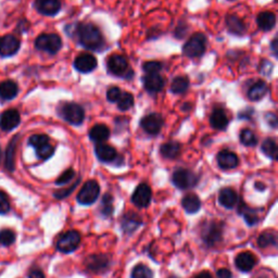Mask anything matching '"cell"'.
Returning a JSON list of instances; mask_svg holds the SVG:
<instances>
[{
	"mask_svg": "<svg viewBox=\"0 0 278 278\" xmlns=\"http://www.w3.org/2000/svg\"><path fill=\"white\" fill-rule=\"evenodd\" d=\"M76 34L80 44L89 50H100L104 47L105 41L98 27L91 23H82L77 25Z\"/></svg>",
	"mask_w": 278,
	"mask_h": 278,
	"instance_id": "1",
	"label": "cell"
},
{
	"mask_svg": "<svg viewBox=\"0 0 278 278\" xmlns=\"http://www.w3.org/2000/svg\"><path fill=\"white\" fill-rule=\"evenodd\" d=\"M207 48V38L203 34L197 33L190 37V39L185 44L183 52L188 58H199L205 53Z\"/></svg>",
	"mask_w": 278,
	"mask_h": 278,
	"instance_id": "2",
	"label": "cell"
},
{
	"mask_svg": "<svg viewBox=\"0 0 278 278\" xmlns=\"http://www.w3.org/2000/svg\"><path fill=\"white\" fill-rule=\"evenodd\" d=\"M35 46L38 50L54 54L61 49L62 41L57 34H43L37 37Z\"/></svg>",
	"mask_w": 278,
	"mask_h": 278,
	"instance_id": "3",
	"label": "cell"
},
{
	"mask_svg": "<svg viewBox=\"0 0 278 278\" xmlns=\"http://www.w3.org/2000/svg\"><path fill=\"white\" fill-rule=\"evenodd\" d=\"M172 182L175 187L182 190H186L196 186L198 183V176L189 170L178 169L173 173Z\"/></svg>",
	"mask_w": 278,
	"mask_h": 278,
	"instance_id": "4",
	"label": "cell"
},
{
	"mask_svg": "<svg viewBox=\"0 0 278 278\" xmlns=\"http://www.w3.org/2000/svg\"><path fill=\"white\" fill-rule=\"evenodd\" d=\"M100 193V186L96 181H88L84 184L77 194V201L83 206H89L94 203Z\"/></svg>",
	"mask_w": 278,
	"mask_h": 278,
	"instance_id": "5",
	"label": "cell"
},
{
	"mask_svg": "<svg viewBox=\"0 0 278 278\" xmlns=\"http://www.w3.org/2000/svg\"><path fill=\"white\" fill-rule=\"evenodd\" d=\"M61 115L70 124L80 125L85 118V111L77 104H66L61 108Z\"/></svg>",
	"mask_w": 278,
	"mask_h": 278,
	"instance_id": "6",
	"label": "cell"
},
{
	"mask_svg": "<svg viewBox=\"0 0 278 278\" xmlns=\"http://www.w3.org/2000/svg\"><path fill=\"white\" fill-rule=\"evenodd\" d=\"M81 243V235L76 230H70L63 234L57 243V248L59 251L63 253H71L78 248Z\"/></svg>",
	"mask_w": 278,
	"mask_h": 278,
	"instance_id": "7",
	"label": "cell"
},
{
	"mask_svg": "<svg viewBox=\"0 0 278 278\" xmlns=\"http://www.w3.org/2000/svg\"><path fill=\"white\" fill-rule=\"evenodd\" d=\"M151 198H152L151 188L148 186L147 184H141L139 186H137L133 193L132 202L137 208H147L150 205Z\"/></svg>",
	"mask_w": 278,
	"mask_h": 278,
	"instance_id": "8",
	"label": "cell"
},
{
	"mask_svg": "<svg viewBox=\"0 0 278 278\" xmlns=\"http://www.w3.org/2000/svg\"><path fill=\"white\" fill-rule=\"evenodd\" d=\"M163 118L160 114L156 113H151L146 115L141 122L142 127L144 128V131L150 135H156L159 134L161 128L163 126Z\"/></svg>",
	"mask_w": 278,
	"mask_h": 278,
	"instance_id": "9",
	"label": "cell"
},
{
	"mask_svg": "<svg viewBox=\"0 0 278 278\" xmlns=\"http://www.w3.org/2000/svg\"><path fill=\"white\" fill-rule=\"evenodd\" d=\"M20 49V41L13 35H6L0 37V55L11 57Z\"/></svg>",
	"mask_w": 278,
	"mask_h": 278,
	"instance_id": "10",
	"label": "cell"
},
{
	"mask_svg": "<svg viewBox=\"0 0 278 278\" xmlns=\"http://www.w3.org/2000/svg\"><path fill=\"white\" fill-rule=\"evenodd\" d=\"M20 122H21L20 113L14 109L6 111V112H4L2 116H0V127L6 132L12 131L13 128H15L18 124H20Z\"/></svg>",
	"mask_w": 278,
	"mask_h": 278,
	"instance_id": "11",
	"label": "cell"
},
{
	"mask_svg": "<svg viewBox=\"0 0 278 278\" xmlns=\"http://www.w3.org/2000/svg\"><path fill=\"white\" fill-rule=\"evenodd\" d=\"M108 69L110 73H112L113 75L121 76L124 75V73L128 69V62L125 57L120 54L111 55L108 61Z\"/></svg>",
	"mask_w": 278,
	"mask_h": 278,
	"instance_id": "12",
	"label": "cell"
},
{
	"mask_svg": "<svg viewBox=\"0 0 278 278\" xmlns=\"http://www.w3.org/2000/svg\"><path fill=\"white\" fill-rule=\"evenodd\" d=\"M37 11L44 15H55L61 9L60 0H35Z\"/></svg>",
	"mask_w": 278,
	"mask_h": 278,
	"instance_id": "13",
	"label": "cell"
},
{
	"mask_svg": "<svg viewBox=\"0 0 278 278\" xmlns=\"http://www.w3.org/2000/svg\"><path fill=\"white\" fill-rule=\"evenodd\" d=\"M74 67L81 73H89L97 68V59L91 54H82L74 61Z\"/></svg>",
	"mask_w": 278,
	"mask_h": 278,
	"instance_id": "14",
	"label": "cell"
},
{
	"mask_svg": "<svg viewBox=\"0 0 278 278\" xmlns=\"http://www.w3.org/2000/svg\"><path fill=\"white\" fill-rule=\"evenodd\" d=\"M235 264L239 271L248 273L256 264V257L251 252L239 253L235 259Z\"/></svg>",
	"mask_w": 278,
	"mask_h": 278,
	"instance_id": "15",
	"label": "cell"
},
{
	"mask_svg": "<svg viewBox=\"0 0 278 278\" xmlns=\"http://www.w3.org/2000/svg\"><path fill=\"white\" fill-rule=\"evenodd\" d=\"M239 163L238 156L229 150H223L217 154V164L221 169L231 170L237 168Z\"/></svg>",
	"mask_w": 278,
	"mask_h": 278,
	"instance_id": "16",
	"label": "cell"
},
{
	"mask_svg": "<svg viewBox=\"0 0 278 278\" xmlns=\"http://www.w3.org/2000/svg\"><path fill=\"white\" fill-rule=\"evenodd\" d=\"M164 83L160 74H147L144 78V86L149 92H159L164 87Z\"/></svg>",
	"mask_w": 278,
	"mask_h": 278,
	"instance_id": "17",
	"label": "cell"
},
{
	"mask_svg": "<svg viewBox=\"0 0 278 278\" xmlns=\"http://www.w3.org/2000/svg\"><path fill=\"white\" fill-rule=\"evenodd\" d=\"M238 201V196L234 189L224 188L220 191L219 202L222 207L226 209H233Z\"/></svg>",
	"mask_w": 278,
	"mask_h": 278,
	"instance_id": "18",
	"label": "cell"
},
{
	"mask_svg": "<svg viewBox=\"0 0 278 278\" xmlns=\"http://www.w3.org/2000/svg\"><path fill=\"white\" fill-rule=\"evenodd\" d=\"M98 159L103 162H112L116 159V150L106 144H98L95 148Z\"/></svg>",
	"mask_w": 278,
	"mask_h": 278,
	"instance_id": "19",
	"label": "cell"
},
{
	"mask_svg": "<svg viewBox=\"0 0 278 278\" xmlns=\"http://www.w3.org/2000/svg\"><path fill=\"white\" fill-rule=\"evenodd\" d=\"M17 85L13 81H4L0 83V98L3 100H11L17 95Z\"/></svg>",
	"mask_w": 278,
	"mask_h": 278,
	"instance_id": "20",
	"label": "cell"
},
{
	"mask_svg": "<svg viewBox=\"0 0 278 278\" xmlns=\"http://www.w3.org/2000/svg\"><path fill=\"white\" fill-rule=\"evenodd\" d=\"M142 224V220L133 212H128L122 217V228L125 233L129 234L136 230Z\"/></svg>",
	"mask_w": 278,
	"mask_h": 278,
	"instance_id": "21",
	"label": "cell"
},
{
	"mask_svg": "<svg viewBox=\"0 0 278 278\" xmlns=\"http://www.w3.org/2000/svg\"><path fill=\"white\" fill-rule=\"evenodd\" d=\"M256 23L262 31H271L276 24V15L271 11H264L257 15Z\"/></svg>",
	"mask_w": 278,
	"mask_h": 278,
	"instance_id": "22",
	"label": "cell"
},
{
	"mask_svg": "<svg viewBox=\"0 0 278 278\" xmlns=\"http://www.w3.org/2000/svg\"><path fill=\"white\" fill-rule=\"evenodd\" d=\"M211 126L215 129H225L228 125V117L224 110L215 109L210 117Z\"/></svg>",
	"mask_w": 278,
	"mask_h": 278,
	"instance_id": "23",
	"label": "cell"
},
{
	"mask_svg": "<svg viewBox=\"0 0 278 278\" xmlns=\"http://www.w3.org/2000/svg\"><path fill=\"white\" fill-rule=\"evenodd\" d=\"M110 136V129L104 124H97L90 129L89 137L92 142L101 144L106 142Z\"/></svg>",
	"mask_w": 278,
	"mask_h": 278,
	"instance_id": "24",
	"label": "cell"
},
{
	"mask_svg": "<svg viewBox=\"0 0 278 278\" xmlns=\"http://www.w3.org/2000/svg\"><path fill=\"white\" fill-rule=\"evenodd\" d=\"M182 206L187 213H197L201 208V201L197 194L188 193L182 200Z\"/></svg>",
	"mask_w": 278,
	"mask_h": 278,
	"instance_id": "25",
	"label": "cell"
},
{
	"mask_svg": "<svg viewBox=\"0 0 278 278\" xmlns=\"http://www.w3.org/2000/svg\"><path fill=\"white\" fill-rule=\"evenodd\" d=\"M221 237H222L221 226H219L215 223L209 225V227L205 231V236H203V238H205V242L207 243L208 246L215 245L217 242H220Z\"/></svg>",
	"mask_w": 278,
	"mask_h": 278,
	"instance_id": "26",
	"label": "cell"
},
{
	"mask_svg": "<svg viewBox=\"0 0 278 278\" xmlns=\"http://www.w3.org/2000/svg\"><path fill=\"white\" fill-rule=\"evenodd\" d=\"M267 92V85L266 83L263 81H259L255 84H253L251 87H250L248 91V97L250 100L252 101H257L261 100Z\"/></svg>",
	"mask_w": 278,
	"mask_h": 278,
	"instance_id": "27",
	"label": "cell"
},
{
	"mask_svg": "<svg viewBox=\"0 0 278 278\" xmlns=\"http://www.w3.org/2000/svg\"><path fill=\"white\" fill-rule=\"evenodd\" d=\"M161 154L166 159H176L182 151V146L177 142H169L161 147Z\"/></svg>",
	"mask_w": 278,
	"mask_h": 278,
	"instance_id": "28",
	"label": "cell"
},
{
	"mask_svg": "<svg viewBox=\"0 0 278 278\" xmlns=\"http://www.w3.org/2000/svg\"><path fill=\"white\" fill-rule=\"evenodd\" d=\"M226 25L230 33L236 35H243L246 31L244 22L235 15H228L226 18Z\"/></svg>",
	"mask_w": 278,
	"mask_h": 278,
	"instance_id": "29",
	"label": "cell"
},
{
	"mask_svg": "<svg viewBox=\"0 0 278 278\" xmlns=\"http://www.w3.org/2000/svg\"><path fill=\"white\" fill-rule=\"evenodd\" d=\"M189 88V80L185 76H178L173 80L171 90L174 94H184Z\"/></svg>",
	"mask_w": 278,
	"mask_h": 278,
	"instance_id": "30",
	"label": "cell"
},
{
	"mask_svg": "<svg viewBox=\"0 0 278 278\" xmlns=\"http://www.w3.org/2000/svg\"><path fill=\"white\" fill-rule=\"evenodd\" d=\"M262 151L265 155L273 160L277 159V146L276 142L272 138H267L262 144Z\"/></svg>",
	"mask_w": 278,
	"mask_h": 278,
	"instance_id": "31",
	"label": "cell"
},
{
	"mask_svg": "<svg viewBox=\"0 0 278 278\" xmlns=\"http://www.w3.org/2000/svg\"><path fill=\"white\" fill-rule=\"evenodd\" d=\"M108 263L107 257L104 255H96L92 256L91 259L88 260L89 268L94 272H100L104 271V268H106V264Z\"/></svg>",
	"mask_w": 278,
	"mask_h": 278,
	"instance_id": "32",
	"label": "cell"
},
{
	"mask_svg": "<svg viewBox=\"0 0 278 278\" xmlns=\"http://www.w3.org/2000/svg\"><path fill=\"white\" fill-rule=\"evenodd\" d=\"M132 278H153V272L144 264L136 265L131 274Z\"/></svg>",
	"mask_w": 278,
	"mask_h": 278,
	"instance_id": "33",
	"label": "cell"
},
{
	"mask_svg": "<svg viewBox=\"0 0 278 278\" xmlns=\"http://www.w3.org/2000/svg\"><path fill=\"white\" fill-rule=\"evenodd\" d=\"M35 150H36L37 156H38L39 159L47 160V159H49V157L53 154L54 148L48 142V143H45V144L39 145L38 147H36Z\"/></svg>",
	"mask_w": 278,
	"mask_h": 278,
	"instance_id": "34",
	"label": "cell"
},
{
	"mask_svg": "<svg viewBox=\"0 0 278 278\" xmlns=\"http://www.w3.org/2000/svg\"><path fill=\"white\" fill-rule=\"evenodd\" d=\"M239 212L242 213L243 216H244L245 220H246V222H247V223H248L250 226L255 225V224L257 223V222H259V217H257V215L255 214V212H254L252 209L248 208L246 205H242V206H240Z\"/></svg>",
	"mask_w": 278,
	"mask_h": 278,
	"instance_id": "35",
	"label": "cell"
},
{
	"mask_svg": "<svg viewBox=\"0 0 278 278\" xmlns=\"http://www.w3.org/2000/svg\"><path fill=\"white\" fill-rule=\"evenodd\" d=\"M117 108L122 111L129 110L134 106V96L129 92H122L121 97L116 101Z\"/></svg>",
	"mask_w": 278,
	"mask_h": 278,
	"instance_id": "36",
	"label": "cell"
},
{
	"mask_svg": "<svg viewBox=\"0 0 278 278\" xmlns=\"http://www.w3.org/2000/svg\"><path fill=\"white\" fill-rule=\"evenodd\" d=\"M276 244H277L276 235L274 233H270V231L263 233L257 239V245L260 248H266L268 246H276Z\"/></svg>",
	"mask_w": 278,
	"mask_h": 278,
	"instance_id": "37",
	"label": "cell"
},
{
	"mask_svg": "<svg viewBox=\"0 0 278 278\" xmlns=\"http://www.w3.org/2000/svg\"><path fill=\"white\" fill-rule=\"evenodd\" d=\"M240 143L248 147H252L257 144V138L250 129H244L240 133Z\"/></svg>",
	"mask_w": 278,
	"mask_h": 278,
	"instance_id": "38",
	"label": "cell"
},
{
	"mask_svg": "<svg viewBox=\"0 0 278 278\" xmlns=\"http://www.w3.org/2000/svg\"><path fill=\"white\" fill-rule=\"evenodd\" d=\"M113 198L110 193L105 194L103 198V206H101V213H103L104 216H110L113 213Z\"/></svg>",
	"mask_w": 278,
	"mask_h": 278,
	"instance_id": "39",
	"label": "cell"
},
{
	"mask_svg": "<svg viewBox=\"0 0 278 278\" xmlns=\"http://www.w3.org/2000/svg\"><path fill=\"white\" fill-rule=\"evenodd\" d=\"M15 242V234L11 229L0 230V244L4 246H11Z\"/></svg>",
	"mask_w": 278,
	"mask_h": 278,
	"instance_id": "40",
	"label": "cell"
},
{
	"mask_svg": "<svg viewBox=\"0 0 278 278\" xmlns=\"http://www.w3.org/2000/svg\"><path fill=\"white\" fill-rule=\"evenodd\" d=\"M14 147L15 143L14 141L11 143V145L9 146L8 151H7V156H6V166L9 171H13L14 170Z\"/></svg>",
	"mask_w": 278,
	"mask_h": 278,
	"instance_id": "41",
	"label": "cell"
},
{
	"mask_svg": "<svg viewBox=\"0 0 278 278\" xmlns=\"http://www.w3.org/2000/svg\"><path fill=\"white\" fill-rule=\"evenodd\" d=\"M162 70V64L156 61H149L144 63V71L147 74H159Z\"/></svg>",
	"mask_w": 278,
	"mask_h": 278,
	"instance_id": "42",
	"label": "cell"
},
{
	"mask_svg": "<svg viewBox=\"0 0 278 278\" xmlns=\"http://www.w3.org/2000/svg\"><path fill=\"white\" fill-rule=\"evenodd\" d=\"M49 142V137L47 135H43V134H37V135H33L30 138V145L34 148L38 147L42 144L48 143Z\"/></svg>",
	"mask_w": 278,
	"mask_h": 278,
	"instance_id": "43",
	"label": "cell"
},
{
	"mask_svg": "<svg viewBox=\"0 0 278 278\" xmlns=\"http://www.w3.org/2000/svg\"><path fill=\"white\" fill-rule=\"evenodd\" d=\"M10 210V202L7 197V194L0 191V214H6Z\"/></svg>",
	"mask_w": 278,
	"mask_h": 278,
	"instance_id": "44",
	"label": "cell"
},
{
	"mask_svg": "<svg viewBox=\"0 0 278 278\" xmlns=\"http://www.w3.org/2000/svg\"><path fill=\"white\" fill-rule=\"evenodd\" d=\"M122 95V91L118 87H112L110 88L107 92V98L111 103H116V101L120 99Z\"/></svg>",
	"mask_w": 278,
	"mask_h": 278,
	"instance_id": "45",
	"label": "cell"
},
{
	"mask_svg": "<svg viewBox=\"0 0 278 278\" xmlns=\"http://www.w3.org/2000/svg\"><path fill=\"white\" fill-rule=\"evenodd\" d=\"M74 175H75V172H74L72 169H69V170H67L66 172H64L63 174H61V176L55 183H57V185L67 184V183L72 181V178L74 177Z\"/></svg>",
	"mask_w": 278,
	"mask_h": 278,
	"instance_id": "46",
	"label": "cell"
},
{
	"mask_svg": "<svg viewBox=\"0 0 278 278\" xmlns=\"http://www.w3.org/2000/svg\"><path fill=\"white\" fill-rule=\"evenodd\" d=\"M78 182H80V181H77L75 184H74L71 188H68V189H64V190H59V191H57V192L54 193V197H55V198H58V199H63V198L68 197L69 194L72 192V190L75 189V187L77 186Z\"/></svg>",
	"mask_w": 278,
	"mask_h": 278,
	"instance_id": "47",
	"label": "cell"
},
{
	"mask_svg": "<svg viewBox=\"0 0 278 278\" xmlns=\"http://www.w3.org/2000/svg\"><path fill=\"white\" fill-rule=\"evenodd\" d=\"M265 120H266V123L271 127L275 128L277 126V116L274 113H267L265 115Z\"/></svg>",
	"mask_w": 278,
	"mask_h": 278,
	"instance_id": "48",
	"label": "cell"
},
{
	"mask_svg": "<svg viewBox=\"0 0 278 278\" xmlns=\"http://www.w3.org/2000/svg\"><path fill=\"white\" fill-rule=\"evenodd\" d=\"M217 275V278H231V272L229 270H227V268H221V270L217 271L216 273Z\"/></svg>",
	"mask_w": 278,
	"mask_h": 278,
	"instance_id": "49",
	"label": "cell"
},
{
	"mask_svg": "<svg viewBox=\"0 0 278 278\" xmlns=\"http://www.w3.org/2000/svg\"><path fill=\"white\" fill-rule=\"evenodd\" d=\"M29 277L30 278H45V275L41 270H33L31 271Z\"/></svg>",
	"mask_w": 278,
	"mask_h": 278,
	"instance_id": "50",
	"label": "cell"
},
{
	"mask_svg": "<svg viewBox=\"0 0 278 278\" xmlns=\"http://www.w3.org/2000/svg\"><path fill=\"white\" fill-rule=\"evenodd\" d=\"M194 278H213V276L209 272H202L199 275H197Z\"/></svg>",
	"mask_w": 278,
	"mask_h": 278,
	"instance_id": "51",
	"label": "cell"
},
{
	"mask_svg": "<svg viewBox=\"0 0 278 278\" xmlns=\"http://www.w3.org/2000/svg\"><path fill=\"white\" fill-rule=\"evenodd\" d=\"M272 49H273V51H274V53L275 54H277V39L275 38L274 41H273V43H272Z\"/></svg>",
	"mask_w": 278,
	"mask_h": 278,
	"instance_id": "52",
	"label": "cell"
},
{
	"mask_svg": "<svg viewBox=\"0 0 278 278\" xmlns=\"http://www.w3.org/2000/svg\"><path fill=\"white\" fill-rule=\"evenodd\" d=\"M255 187H256L257 189H262V190H263V189L265 188V186H264V185H262V184L260 185V184H259V183H257V184L255 185Z\"/></svg>",
	"mask_w": 278,
	"mask_h": 278,
	"instance_id": "53",
	"label": "cell"
},
{
	"mask_svg": "<svg viewBox=\"0 0 278 278\" xmlns=\"http://www.w3.org/2000/svg\"><path fill=\"white\" fill-rule=\"evenodd\" d=\"M0 160H2V148H0Z\"/></svg>",
	"mask_w": 278,
	"mask_h": 278,
	"instance_id": "54",
	"label": "cell"
}]
</instances>
